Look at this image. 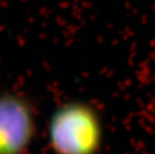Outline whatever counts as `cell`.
I'll use <instances>...</instances> for the list:
<instances>
[{
	"instance_id": "1",
	"label": "cell",
	"mask_w": 155,
	"mask_h": 154,
	"mask_svg": "<svg viewBox=\"0 0 155 154\" xmlns=\"http://www.w3.org/2000/svg\"><path fill=\"white\" fill-rule=\"evenodd\" d=\"M103 136L99 113L83 101L59 105L47 123V141L54 154H98Z\"/></svg>"
},
{
	"instance_id": "2",
	"label": "cell",
	"mask_w": 155,
	"mask_h": 154,
	"mask_svg": "<svg viewBox=\"0 0 155 154\" xmlns=\"http://www.w3.org/2000/svg\"><path fill=\"white\" fill-rule=\"evenodd\" d=\"M36 132L35 110L27 98L11 91L0 93V154H25Z\"/></svg>"
}]
</instances>
